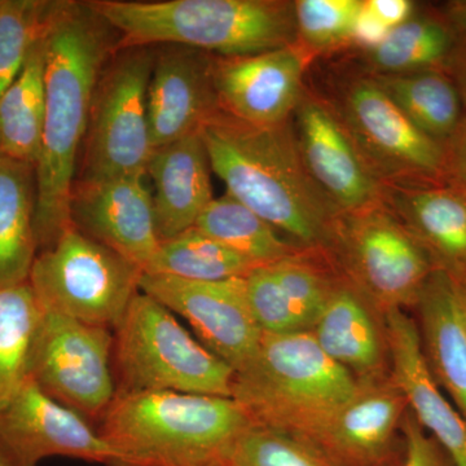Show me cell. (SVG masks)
<instances>
[{
    "mask_svg": "<svg viewBox=\"0 0 466 466\" xmlns=\"http://www.w3.org/2000/svg\"><path fill=\"white\" fill-rule=\"evenodd\" d=\"M118 43L119 34L90 2L54 0L45 32V126L35 167L39 251L73 226L70 200L78 153L97 82Z\"/></svg>",
    "mask_w": 466,
    "mask_h": 466,
    "instance_id": "6da1fadb",
    "label": "cell"
},
{
    "mask_svg": "<svg viewBox=\"0 0 466 466\" xmlns=\"http://www.w3.org/2000/svg\"><path fill=\"white\" fill-rule=\"evenodd\" d=\"M200 134L227 193L297 247L329 253L341 216L309 177L291 119L253 126L219 110Z\"/></svg>",
    "mask_w": 466,
    "mask_h": 466,
    "instance_id": "7a4b0ae2",
    "label": "cell"
},
{
    "mask_svg": "<svg viewBox=\"0 0 466 466\" xmlns=\"http://www.w3.org/2000/svg\"><path fill=\"white\" fill-rule=\"evenodd\" d=\"M251 425L232 398L162 391L116 394L97 431L113 466H227Z\"/></svg>",
    "mask_w": 466,
    "mask_h": 466,
    "instance_id": "3957f363",
    "label": "cell"
},
{
    "mask_svg": "<svg viewBox=\"0 0 466 466\" xmlns=\"http://www.w3.org/2000/svg\"><path fill=\"white\" fill-rule=\"evenodd\" d=\"M119 34L118 48L182 46L249 56L299 43L287 0H90Z\"/></svg>",
    "mask_w": 466,
    "mask_h": 466,
    "instance_id": "277c9868",
    "label": "cell"
},
{
    "mask_svg": "<svg viewBox=\"0 0 466 466\" xmlns=\"http://www.w3.org/2000/svg\"><path fill=\"white\" fill-rule=\"evenodd\" d=\"M359 381L328 357L311 332L263 333L231 398L253 424L305 437L357 392Z\"/></svg>",
    "mask_w": 466,
    "mask_h": 466,
    "instance_id": "5b68a950",
    "label": "cell"
},
{
    "mask_svg": "<svg viewBox=\"0 0 466 466\" xmlns=\"http://www.w3.org/2000/svg\"><path fill=\"white\" fill-rule=\"evenodd\" d=\"M113 368L116 394L173 391L231 398L235 377L170 309L143 291L115 329Z\"/></svg>",
    "mask_w": 466,
    "mask_h": 466,
    "instance_id": "8992f818",
    "label": "cell"
},
{
    "mask_svg": "<svg viewBox=\"0 0 466 466\" xmlns=\"http://www.w3.org/2000/svg\"><path fill=\"white\" fill-rule=\"evenodd\" d=\"M143 274L72 226L36 254L27 281L43 312L115 330L139 293Z\"/></svg>",
    "mask_w": 466,
    "mask_h": 466,
    "instance_id": "52a82bcc",
    "label": "cell"
},
{
    "mask_svg": "<svg viewBox=\"0 0 466 466\" xmlns=\"http://www.w3.org/2000/svg\"><path fill=\"white\" fill-rule=\"evenodd\" d=\"M156 47L118 48L92 100L82 171L76 182L147 177L153 148L147 92Z\"/></svg>",
    "mask_w": 466,
    "mask_h": 466,
    "instance_id": "ba28073f",
    "label": "cell"
},
{
    "mask_svg": "<svg viewBox=\"0 0 466 466\" xmlns=\"http://www.w3.org/2000/svg\"><path fill=\"white\" fill-rule=\"evenodd\" d=\"M350 279L376 309L413 308L433 259L403 223L383 205L337 220L332 248Z\"/></svg>",
    "mask_w": 466,
    "mask_h": 466,
    "instance_id": "9c48e42d",
    "label": "cell"
},
{
    "mask_svg": "<svg viewBox=\"0 0 466 466\" xmlns=\"http://www.w3.org/2000/svg\"><path fill=\"white\" fill-rule=\"evenodd\" d=\"M115 330L42 311L30 352V380L88 421L103 419L116 394Z\"/></svg>",
    "mask_w": 466,
    "mask_h": 466,
    "instance_id": "30bf717a",
    "label": "cell"
},
{
    "mask_svg": "<svg viewBox=\"0 0 466 466\" xmlns=\"http://www.w3.org/2000/svg\"><path fill=\"white\" fill-rule=\"evenodd\" d=\"M339 96L334 109L383 184L446 179L443 144L420 131L372 76L348 79Z\"/></svg>",
    "mask_w": 466,
    "mask_h": 466,
    "instance_id": "8fae6325",
    "label": "cell"
},
{
    "mask_svg": "<svg viewBox=\"0 0 466 466\" xmlns=\"http://www.w3.org/2000/svg\"><path fill=\"white\" fill-rule=\"evenodd\" d=\"M291 121L309 177L339 216L382 204L383 183L367 164L332 103L305 90Z\"/></svg>",
    "mask_w": 466,
    "mask_h": 466,
    "instance_id": "7c38bea8",
    "label": "cell"
},
{
    "mask_svg": "<svg viewBox=\"0 0 466 466\" xmlns=\"http://www.w3.org/2000/svg\"><path fill=\"white\" fill-rule=\"evenodd\" d=\"M48 458L116 462L115 452L87 419L29 380L0 410V466H39Z\"/></svg>",
    "mask_w": 466,
    "mask_h": 466,
    "instance_id": "4fadbf2b",
    "label": "cell"
},
{
    "mask_svg": "<svg viewBox=\"0 0 466 466\" xmlns=\"http://www.w3.org/2000/svg\"><path fill=\"white\" fill-rule=\"evenodd\" d=\"M139 288L186 319L198 341L235 372L256 355L263 332L251 314L244 278L193 281L143 274Z\"/></svg>",
    "mask_w": 466,
    "mask_h": 466,
    "instance_id": "5bb4252c",
    "label": "cell"
},
{
    "mask_svg": "<svg viewBox=\"0 0 466 466\" xmlns=\"http://www.w3.org/2000/svg\"><path fill=\"white\" fill-rule=\"evenodd\" d=\"M309 57L299 43L249 56H213L211 76L220 112L253 126L289 121L305 92Z\"/></svg>",
    "mask_w": 466,
    "mask_h": 466,
    "instance_id": "9a60e30c",
    "label": "cell"
},
{
    "mask_svg": "<svg viewBox=\"0 0 466 466\" xmlns=\"http://www.w3.org/2000/svg\"><path fill=\"white\" fill-rule=\"evenodd\" d=\"M146 177L75 182L70 200L72 225L140 267L144 274L161 245Z\"/></svg>",
    "mask_w": 466,
    "mask_h": 466,
    "instance_id": "2e32d148",
    "label": "cell"
},
{
    "mask_svg": "<svg viewBox=\"0 0 466 466\" xmlns=\"http://www.w3.org/2000/svg\"><path fill=\"white\" fill-rule=\"evenodd\" d=\"M407 410L390 377L359 382L357 392L303 438L336 466H391Z\"/></svg>",
    "mask_w": 466,
    "mask_h": 466,
    "instance_id": "e0dca14e",
    "label": "cell"
},
{
    "mask_svg": "<svg viewBox=\"0 0 466 466\" xmlns=\"http://www.w3.org/2000/svg\"><path fill=\"white\" fill-rule=\"evenodd\" d=\"M213 55L158 46L147 92V112L153 148L198 133L219 112L213 76Z\"/></svg>",
    "mask_w": 466,
    "mask_h": 466,
    "instance_id": "ac0fdd59",
    "label": "cell"
},
{
    "mask_svg": "<svg viewBox=\"0 0 466 466\" xmlns=\"http://www.w3.org/2000/svg\"><path fill=\"white\" fill-rule=\"evenodd\" d=\"M383 325L390 379L406 400L408 410L456 466H466V421L429 370L415 319L403 309H390L383 314Z\"/></svg>",
    "mask_w": 466,
    "mask_h": 466,
    "instance_id": "d6986e66",
    "label": "cell"
},
{
    "mask_svg": "<svg viewBox=\"0 0 466 466\" xmlns=\"http://www.w3.org/2000/svg\"><path fill=\"white\" fill-rule=\"evenodd\" d=\"M382 202L425 248L437 268L466 278V193L458 184H383Z\"/></svg>",
    "mask_w": 466,
    "mask_h": 466,
    "instance_id": "ffe728a7",
    "label": "cell"
},
{
    "mask_svg": "<svg viewBox=\"0 0 466 466\" xmlns=\"http://www.w3.org/2000/svg\"><path fill=\"white\" fill-rule=\"evenodd\" d=\"M370 302L351 284L337 283L311 332L328 357L359 382L388 379L385 325H380Z\"/></svg>",
    "mask_w": 466,
    "mask_h": 466,
    "instance_id": "44dd1931",
    "label": "cell"
},
{
    "mask_svg": "<svg viewBox=\"0 0 466 466\" xmlns=\"http://www.w3.org/2000/svg\"><path fill=\"white\" fill-rule=\"evenodd\" d=\"M211 167L200 131L155 149L147 174L159 240L192 228L214 200Z\"/></svg>",
    "mask_w": 466,
    "mask_h": 466,
    "instance_id": "7402d4cb",
    "label": "cell"
},
{
    "mask_svg": "<svg viewBox=\"0 0 466 466\" xmlns=\"http://www.w3.org/2000/svg\"><path fill=\"white\" fill-rule=\"evenodd\" d=\"M413 309L429 370L466 421V330L449 272H431Z\"/></svg>",
    "mask_w": 466,
    "mask_h": 466,
    "instance_id": "603a6c76",
    "label": "cell"
},
{
    "mask_svg": "<svg viewBox=\"0 0 466 466\" xmlns=\"http://www.w3.org/2000/svg\"><path fill=\"white\" fill-rule=\"evenodd\" d=\"M35 165L0 156V289L26 283L36 254Z\"/></svg>",
    "mask_w": 466,
    "mask_h": 466,
    "instance_id": "cb8c5ba5",
    "label": "cell"
},
{
    "mask_svg": "<svg viewBox=\"0 0 466 466\" xmlns=\"http://www.w3.org/2000/svg\"><path fill=\"white\" fill-rule=\"evenodd\" d=\"M46 32V30H45ZM45 33L23 69L0 95V156L35 165L41 155L46 112Z\"/></svg>",
    "mask_w": 466,
    "mask_h": 466,
    "instance_id": "d4e9b609",
    "label": "cell"
},
{
    "mask_svg": "<svg viewBox=\"0 0 466 466\" xmlns=\"http://www.w3.org/2000/svg\"><path fill=\"white\" fill-rule=\"evenodd\" d=\"M196 228L257 266H268L305 253L229 193L214 198Z\"/></svg>",
    "mask_w": 466,
    "mask_h": 466,
    "instance_id": "484cf974",
    "label": "cell"
},
{
    "mask_svg": "<svg viewBox=\"0 0 466 466\" xmlns=\"http://www.w3.org/2000/svg\"><path fill=\"white\" fill-rule=\"evenodd\" d=\"M410 122L435 142L443 144L460 124L458 88L438 70L406 75L373 76Z\"/></svg>",
    "mask_w": 466,
    "mask_h": 466,
    "instance_id": "4316f807",
    "label": "cell"
},
{
    "mask_svg": "<svg viewBox=\"0 0 466 466\" xmlns=\"http://www.w3.org/2000/svg\"><path fill=\"white\" fill-rule=\"evenodd\" d=\"M451 24L431 17L410 18L388 33L373 50L364 52L370 75L394 76L433 70L455 47Z\"/></svg>",
    "mask_w": 466,
    "mask_h": 466,
    "instance_id": "83f0119b",
    "label": "cell"
},
{
    "mask_svg": "<svg viewBox=\"0 0 466 466\" xmlns=\"http://www.w3.org/2000/svg\"><path fill=\"white\" fill-rule=\"evenodd\" d=\"M257 267L260 266L192 227L161 242L146 274L193 281H222L245 278Z\"/></svg>",
    "mask_w": 466,
    "mask_h": 466,
    "instance_id": "f1b7e54d",
    "label": "cell"
},
{
    "mask_svg": "<svg viewBox=\"0 0 466 466\" xmlns=\"http://www.w3.org/2000/svg\"><path fill=\"white\" fill-rule=\"evenodd\" d=\"M41 317L29 281L0 289V410L30 380V352Z\"/></svg>",
    "mask_w": 466,
    "mask_h": 466,
    "instance_id": "f546056e",
    "label": "cell"
},
{
    "mask_svg": "<svg viewBox=\"0 0 466 466\" xmlns=\"http://www.w3.org/2000/svg\"><path fill=\"white\" fill-rule=\"evenodd\" d=\"M54 0H0V95L45 33Z\"/></svg>",
    "mask_w": 466,
    "mask_h": 466,
    "instance_id": "4dcf8cb0",
    "label": "cell"
},
{
    "mask_svg": "<svg viewBox=\"0 0 466 466\" xmlns=\"http://www.w3.org/2000/svg\"><path fill=\"white\" fill-rule=\"evenodd\" d=\"M227 466L336 465L299 434L253 424L236 443Z\"/></svg>",
    "mask_w": 466,
    "mask_h": 466,
    "instance_id": "1f68e13d",
    "label": "cell"
},
{
    "mask_svg": "<svg viewBox=\"0 0 466 466\" xmlns=\"http://www.w3.org/2000/svg\"><path fill=\"white\" fill-rule=\"evenodd\" d=\"M363 7L364 0H297L299 45L309 55L349 45Z\"/></svg>",
    "mask_w": 466,
    "mask_h": 466,
    "instance_id": "d6a6232c",
    "label": "cell"
},
{
    "mask_svg": "<svg viewBox=\"0 0 466 466\" xmlns=\"http://www.w3.org/2000/svg\"><path fill=\"white\" fill-rule=\"evenodd\" d=\"M311 253L305 251L269 265L306 330L311 329L337 284L309 259Z\"/></svg>",
    "mask_w": 466,
    "mask_h": 466,
    "instance_id": "836d02e7",
    "label": "cell"
},
{
    "mask_svg": "<svg viewBox=\"0 0 466 466\" xmlns=\"http://www.w3.org/2000/svg\"><path fill=\"white\" fill-rule=\"evenodd\" d=\"M251 314L263 333L308 332L285 297L271 266H260L245 276Z\"/></svg>",
    "mask_w": 466,
    "mask_h": 466,
    "instance_id": "e575fe53",
    "label": "cell"
},
{
    "mask_svg": "<svg viewBox=\"0 0 466 466\" xmlns=\"http://www.w3.org/2000/svg\"><path fill=\"white\" fill-rule=\"evenodd\" d=\"M401 431L404 451L400 466H456L449 453L426 433L410 410L404 416Z\"/></svg>",
    "mask_w": 466,
    "mask_h": 466,
    "instance_id": "d590c367",
    "label": "cell"
},
{
    "mask_svg": "<svg viewBox=\"0 0 466 466\" xmlns=\"http://www.w3.org/2000/svg\"><path fill=\"white\" fill-rule=\"evenodd\" d=\"M364 5L389 30L412 18L415 5L410 0H364Z\"/></svg>",
    "mask_w": 466,
    "mask_h": 466,
    "instance_id": "8d00e7d4",
    "label": "cell"
},
{
    "mask_svg": "<svg viewBox=\"0 0 466 466\" xmlns=\"http://www.w3.org/2000/svg\"><path fill=\"white\" fill-rule=\"evenodd\" d=\"M447 177L453 182H466V118L461 119L452 137L444 143Z\"/></svg>",
    "mask_w": 466,
    "mask_h": 466,
    "instance_id": "74e56055",
    "label": "cell"
},
{
    "mask_svg": "<svg viewBox=\"0 0 466 466\" xmlns=\"http://www.w3.org/2000/svg\"><path fill=\"white\" fill-rule=\"evenodd\" d=\"M390 30L382 25L379 20L366 8L364 5L355 24L351 43L363 48L364 52L373 50L386 38Z\"/></svg>",
    "mask_w": 466,
    "mask_h": 466,
    "instance_id": "f35d334b",
    "label": "cell"
},
{
    "mask_svg": "<svg viewBox=\"0 0 466 466\" xmlns=\"http://www.w3.org/2000/svg\"><path fill=\"white\" fill-rule=\"evenodd\" d=\"M449 15L453 29L466 34V2L452 3Z\"/></svg>",
    "mask_w": 466,
    "mask_h": 466,
    "instance_id": "ab89813d",
    "label": "cell"
},
{
    "mask_svg": "<svg viewBox=\"0 0 466 466\" xmlns=\"http://www.w3.org/2000/svg\"><path fill=\"white\" fill-rule=\"evenodd\" d=\"M451 278H452L453 288H455L460 317H461L466 330V278H453V276H451Z\"/></svg>",
    "mask_w": 466,
    "mask_h": 466,
    "instance_id": "60d3db41",
    "label": "cell"
},
{
    "mask_svg": "<svg viewBox=\"0 0 466 466\" xmlns=\"http://www.w3.org/2000/svg\"><path fill=\"white\" fill-rule=\"evenodd\" d=\"M460 97L464 101L466 106V58L464 63L461 66V75H460V90H459Z\"/></svg>",
    "mask_w": 466,
    "mask_h": 466,
    "instance_id": "b9f144b4",
    "label": "cell"
},
{
    "mask_svg": "<svg viewBox=\"0 0 466 466\" xmlns=\"http://www.w3.org/2000/svg\"><path fill=\"white\" fill-rule=\"evenodd\" d=\"M458 186L466 193V182H458Z\"/></svg>",
    "mask_w": 466,
    "mask_h": 466,
    "instance_id": "7bdbcfd3",
    "label": "cell"
}]
</instances>
